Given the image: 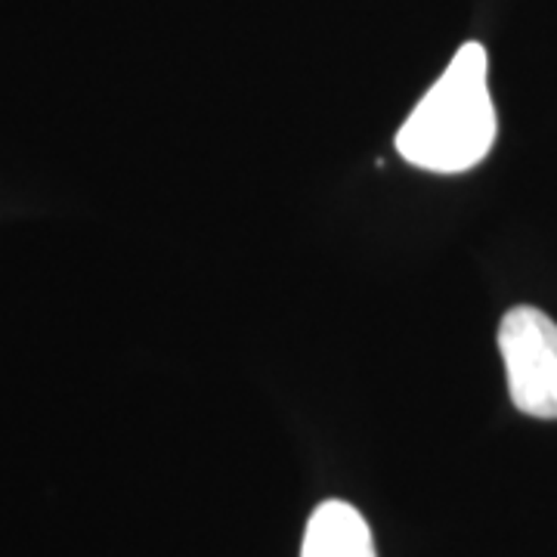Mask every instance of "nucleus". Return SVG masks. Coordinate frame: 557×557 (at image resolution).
Instances as JSON below:
<instances>
[{
  "mask_svg": "<svg viewBox=\"0 0 557 557\" xmlns=\"http://www.w3.org/2000/svg\"><path fill=\"white\" fill-rule=\"evenodd\" d=\"M498 354L515 409L557 421V322L539 307H511L498 322Z\"/></svg>",
  "mask_w": 557,
  "mask_h": 557,
  "instance_id": "obj_2",
  "label": "nucleus"
},
{
  "mask_svg": "<svg viewBox=\"0 0 557 557\" xmlns=\"http://www.w3.org/2000/svg\"><path fill=\"white\" fill-rule=\"evenodd\" d=\"M300 557H379L369 520L350 502H319L307 520Z\"/></svg>",
  "mask_w": 557,
  "mask_h": 557,
  "instance_id": "obj_3",
  "label": "nucleus"
},
{
  "mask_svg": "<svg viewBox=\"0 0 557 557\" xmlns=\"http://www.w3.org/2000/svg\"><path fill=\"white\" fill-rule=\"evenodd\" d=\"M496 139L490 57L480 40H468L399 124L394 146L409 168L458 177L490 159Z\"/></svg>",
  "mask_w": 557,
  "mask_h": 557,
  "instance_id": "obj_1",
  "label": "nucleus"
}]
</instances>
